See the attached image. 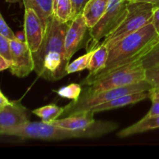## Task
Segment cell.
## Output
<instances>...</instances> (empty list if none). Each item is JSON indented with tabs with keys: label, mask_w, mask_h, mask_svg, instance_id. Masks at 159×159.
Here are the masks:
<instances>
[{
	"label": "cell",
	"mask_w": 159,
	"mask_h": 159,
	"mask_svg": "<svg viewBox=\"0 0 159 159\" xmlns=\"http://www.w3.org/2000/svg\"><path fill=\"white\" fill-rule=\"evenodd\" d=\"M64 111H65V107H59L55 104H51L35 109L33 110L32 113L38 117L41 118L43 122L50 124L52 121L58 119L60 116L63 115Z\"/></svg>",
	"instance_id": "cell-19"
},
{
	"label": "cell",
	"mask_w": 159,
	"mask_h": 159,
	"mask_svg": "<svg viewBox=\"0 0 159 159\" xmlns=\"http://www.w3.org/2000/svg\"><path fill=\"white\" fill-rule=\"evenodd\" d=\"M94 114L95 113L89 110L79 114L65 116L63 119L55 120L50 124L70 130H87L96 121L94 119Z\"/></svg>",
	"instance_id": "cell-12"
},
{
	"label": "cell",
	"mask_w": 159,
	"mask_h": 159,
	"mask_svg": "<svg viewBox=\"0 0 159 159\" xmlns=\"http://www.w3.org/2000/svg\"><path fill=\"white\" fill-rule=\"evenodd\" d=\"M128 2H134V1H136V0H127Z\"/></svg>",
	"instance_id": "cell-34"
},
{
	"label": "cell",
	"mask_w": 159,
	"mask_h": 159,
	"mask_svg": "<svg viewBox=\"0 0 159 159\" xmlns=\"http://www.w3.org/2000/svg\"><path fill=\"white\" fill-rule=\"evenodd\" d=\"M23 28L26 43L33 53L36 52L42 44L45 28L37 12L30 8L25 9Z\"/></svg>",
	"instance_id": "cell-10"
},
{
	"label": "cell",
	"mask_w": 159,
	"mask_h": 159,
	"mask_svg": "<svg viewBox=\"0 0 159 159\" xmlns=\"http://www.w3.org/2000/svg\"><path fill=\"white\" fill-rule=\"evenodd\" d=\"M16 40L22 42H26V36H25L24 31L23 32H19L16 34Z\"/></svg>",
	"instance_id": "cell-33"
},
{
	"label": "cell",
	"mask_w": 159,
	"mask_h": 159,
	"mask_svg": "<svg viewBox=\"0 0 159 159\" xmlns=\"http://www.w3.org/2000/svg\"><path fill=\"white\" fill-rule=\"evenodd\" d=\"M88 30L89 28L82 13L75 16V18L69 22L65 40L66 57L69 61L83 46Z\"/></svg>",
	"instance_id": "cell-9"
},
{
	"label": "cell",
	"mask_w": 159,
	"mask_h": 159,
	"mask_svg": "<svg viewBox=\"0 0 159 159\" xmlns=\"http://www.w3.org/2000/svg\"><path fill=\"white\" fill-rule=\"evenodd\" d=\"M158 44L159 34L152 23H148L109 49L108 60L103 69L93 77H85L81 85L86 86L119 68L140 61Z\"/></svg>",
	"instance_id": "cell-2"
},
{
	"label": "cell",
	"mask_w": 159,
	"mask_h": 159,
	"mask_svg": "<svg viewBox=\"0 0 159 159\" xmlns=\"http://www.w3.org/2000/svg\"><path fill=\"white\" fill-rule=\"evenodd\" d=\"M92 54H93V51H88L86 54L81 56L79 58L75 59L71 63H69L68 68H67L68 75L71 74V73L78 72V71H83V70L86 69V68L88 69L90 60H91Z\"/></svg>",
	"instance_id": "cell-20"
},
{
	"label": "cell",
	"mask_w": 159,
	"mask_h": 159,
	"mask_svg": "<svg viewBox=\"0 0 159 159\" xmlns=\"http://www.w3.org/2000/svg\"><path fill=\"white\" fill-rule=\"evenodd\" d=\"M0 56L12 61L10 40L2 35H0Z\"/></svg>",
	"instance_id": "cell-24"
},
{
	"label": "cell",
	"mask_w": 159,
	"mask_h": 159,
	"mask_svg": "<svg viewBox=\"0 0 159 159\" xmlns=\"http://www.w3.org/2000/svg\"><path fill=\"white\" fill-rule=\"evenodd\" d=\"M69 23H61L54 15L45 27L41 46L33 53L34 71L39 77L55 82L68 75L70 61L65 52V34Z\"/></svg>",
	"instance_id": "cell-1"
},
{
	"label": "cell",
	"mask_w": 159,
	"mask_h": 159,
	"mask_svg": "<svg viewBox=\"0 0 159 159\" xmlns=\"http://www.w3.org/2000/svg\"><path fill=\"white\" fill-rule=\"evenodd\" d=\"M110 0H89L82 11V15L89 30L92 29L107 11Z\"/></svg>",
	"instance_id": "cell-14"
},
{
	"label": "cell",
	"mask_w": 159,
	"mask_h": 159,
	"mask_svg": "<svg viewBox=\"0 0 159 159\" xmlns=\"http://www.w3.org/2000/svg\"><path fill=\"white\" fill-rule=\"evenodd\" d=\"M137 2H144L152 3L155 9L159 7V0H136Z\"/></svg>",
	"instance_id": "cell-32"
},
{
	"label": "cell",
	"mask_w": 159,
	"mask_h": 159,
	"mask_svg": "<svg viewBox=\"0 0 159 159\" xmlns=\"http://www.w3.org/2000/svg\"><path fill=\"white\" fill-rule=\"evenodd\" d=\"M27 122L26 109L20 102H10L0 109V134Z\"/></svg>",
	"instance_id": "cell-11"
},
{
	"label": "cell",
	"mask_w": 159,
	"mask_h": 159,
	"mask_svg": "<svg viewBox=\"0 0 159 159\" xmlns=\"http://www.w3.org/2000/svg\"><path fill=\"white\" fill-rule=\"evenodd\" d=\"M0 35L6 37L9 40H16V36L12 32L11 28L8 26V24L5 21L2 14L0 15Z\"/></svg>",
	"instance_id": "cell-25"
},
{
	"label": "cell",
	"mask_w": 159,
	"mask_h": 159,
	"mask_svg": "<svg viewBox=\"0 0 159 159\" xmlns=\"http://www.w3.org/2000/svg\"><path fill=\"white\" fill-rule=\"evenodd\" d=\"M158 128H159V116H152V117L144 116L138 122L118 132L117 136L119 138H127V137L144 133V132Z\"/></svg>",
	"instance_id": "cell-15"
},
{
	"label": "cell",
	"mask_w": 159,
	"mask_h": 159,
	"mask_svg": "<svg viewBox=\"0 0 159 159\" xmlns=\"http://www.w3.org/2000/svg\"><path fill=\"white\" fill-rule=\"evenodd\" d=\"M152 107L148 113L144 116L147 117H152V116H159V102H152Z\"/></svg>",
	"instance_id": "cell-27"
},
{
	"label": "cell",
	"mask_w": 159,
	"mask_h": 159,
	"mask_svg": "<svg viewBox=\"0 0 159 159\" xmlns=\"http://www.w3.org/2000/svg\"><path fill=\"white\" fill-rule=\"evenodd\" d=\"M148 96L152 102H159V92L153 93H148Z\"/></svg>",
	"instance_id": "cell-31"
},
{
	"label": "cell",
	"mask_w": 159,
	"mask_h": 159,
	"mask_svg": "<svg viewBox=\"0 0 159 159\" xmlns=\"http://www.w3.org/2000/svg\"><path fill=\"white\" fill-rule=\"evenodd\" d=\"M118 128V124L111 121L96 120L87 130H70L54 124L41 122H27L6 130L2 135L43 141H61L71 138H98Z\"/></svg>",
	"instance_id": "cell-3"
},
{
	"label": "cell",
	"mask_w": 159,
	"mask_h": 159,
	"mask_svg": "<svg viewBox=\"0 0 159 159\" xmlns=\"http://www.w3.org/2000/svg\"><path fill=\"white\" fill-rule=\"evenodd\" d=\"M12 51V65L10 72L19 78L26 77L34 71V60L33 52L26 42L18 40H10Z\"/></svg>",
	"instance_id": "cell-8"
},
{
	"label": "cell",
	"mask_w": 159,
	"mask_h": 159,
	"mask_svg": "<svg viewBox=\"0 0 159 159\" xmlns=\"http://www.w3.org/2000/svg\"><path fill=\"white\" fill-rule=\"evenodd\" d=\"M9 103H10V101L5 96L2 92H0V109L3 108Z\"/></svg>",
	"instance_id": "cell-30"
},
{
	"label": "cell",
	"mask_w": 159,
	"mask_h": 159,
	"mask_svg": "<svg viewBox=\"0 0 159 159\" xmlns=\"http://www.w3.org/2000/svg\"><path fill=\"white\" fill-rule=\"evenodd\" d=\"M145 81L152 86L148 93L159 92V65L145 69Z\"/></svg>",
	"instance_id": "cell-22"
},
{
	"label": "cell",
	"mask_w": 159,
	"mask_h": 159,
	"mask_svg": "<svg viewBox=\"0 0 159 159\" xmlns=\"http://www.w3.org/2000/svg\"><path fill=\"white\" fill-rule=\"evenodd\" d=\"M155 7L152 3L144 2H128L127 14L124 22L108 37L103 39L101 44L110 49L127 36L136 32L152 23Z\"/></svg>",
	"instance_id": "cell-5"
},
{
	"label": "cell",
	"mask_w": 159,
	"mask_h": 159,
	"mask_svg": "<svg viewBox=\"0 0 159 159\" xmlns=\"http://www.w3.org/2000/svg\"><path fill=\"white\" fill-rule=\"evenodd\" d=\"M53 15L61 23H69L75 18L71 0H53Z\"/></svg>",
	"instance_id": "cell-18"
},
{
	"label": "cell",
	"mask_w": 159,
	"mask_h": 159,
	"mask_svg": "<svg viewBox=\"0 0 159 159\" xmlns=\"http://www.w3.org/2000/svg\"><path fill=\"white\" fill-rule=\"evenodd\" d=\"M141 62L145 69L159 65V44L157 45L147 55L144 56L141 60Z\"/></svg>",
	"instance_id": "cell-23"
},
{
	"label": "cell",
	"mask_w": 159,
	"mask_h": 159,
	"mask_svg": "<svg viewBox=\"0 0 159 159\" xmlns=\"http://www.w3.org/2000/svg\"><path fill=\"white\" fill-rule=\"evenodd\" d=\"M89 0H71L73 5V10H74L75 16L79 14L82 13L84 7Z\"/></svg>",
	"instance_id": "cell-26"
},
{
	"label": "cell",
	"mask_w": 159,
	"mask_h": 159,
	"mask_svg": "<svg viewBox=\"0 0 159 159\" xmlns=\"http://www.w3.org/2000/svg\"><path fill=\"white\" fill-rule=\"evenodd\" d=\"M145 80V68L141 61L130 64L119 68L113 72L93 81L90 85H86L83 92L93 93L101 90L120 88L133 84L139 83Z\"/></svg>",
	"instance_id": "cell-6"
},
{
	"label": "cell",
	"mask_w": 159,
	"mask_h": 159,
	"mask_svg": "<svg viewBox=\"0 0 159 159\" xmlns=\"http://www.w3.org/2000/svg\"><path fill=\"white\" fill-rule=\"evenodd\" d=\"M127 0H110L107 11L99 21L89 30L90 51L99 44V41L108 37L124 22L127 14Z\"/></svg>",
	"instance_id": "cell-7"
},
{
	"label": "cell",
	"mask_w": 159,
	"mask_h": 159,
	"mask_svg": "<svg viewBox=\"0 0 159 159\" xmlns=\"http://www.w3.org/2000/svg\"><path fill=\"white\" fill-rule=\"evenodd\" d=\"M81 84L72 83L67 86L61 87L57 91V93L61 97L65 99H70L72 100H76L79 98L82 92Z\"/></svg>",
	"instance_id": "cell-21"
},
{
	"label": "cell",
	"mask_w": 159,
	"mask_h": 159,
	"mask_svg": "<svg viewBox=\"0 0 159 159\" xmlns=\"http://www.w3.org/2000/svg\"><path fill=\"white\" fill-rule=\"evenodd\" d=\"M148 96V93L147 92H141V93H132V94L125 95L120 97H117L114 99L105 102V103L100 104L96 107L92 108L91 111L93 113H99V112L106 111V110H113V109L120 108V107H125V106L134 104L138 102L144 100Z\"/></svg>",
	"instance_id": "cell-13"
},
{
	"label": "cell",
	"mask_w": 159,
	"mask_h": 159,
	"mask_svg": "<svg viewBox=\"0 0 159 159\" xmlns=\"http://www.w3.org/2000/svg\"><path fill=\"white\" fill-rule=\"evenodd\" d=\"M25 9L30 8L37 13L44 28L53 16V0H23Z\"/></svg>",
	"instance_id": "cell-17"
},
{
	"label": "cell",
	"mask_w": 159,
	"mask_h": 159,
	"mask_svg": "<svg viewBox=\"0 0 159 159\" xmlns=\"http://www.w3.org/2000/svg\"><path fill=\"white\" fill-rule=\"evenodd\" d=\"M152 24L155 26V30L159 34V7L155 9L153 12V16H152Z\"/></svg>",
	"instance_id": "cell-28"
},
{
	"label": "cell",
	"mask_w": 159,
	"mask_h": 159,
	"mask_svg": "<svg viewBox=\"0 0 159 159\" xmlns=\"http://www.w3.org/2000/svg\"><path fill=\"white\" fill-rule=\"evenodd\" d=\"M11 65H12V61L0 56V70L1 71H4L8 68H10Z\"/></svg>",
	"instance_id": "cell-29"
},
{
	"label": "cell",
	"mask_w": 159,
	"mask_h": 159,
	"mask_svg": "<svg viewBox=\"0 0 159 159\" xmlns=\"http://www.w3.org/2000/svg\"><path fill=\"white\" fill-rule=\"evenodd\" d=\"M152 89V86L145 80L139 83L120 87V88L110 89L101 90L93 93L82 92L80 96L76 100H72L70 103L65 107V111L62 116H69L89 111L93 107L100 104L105 103L109 101L120 97L125 95L132 93L148 92Z\"/></svg>",
	"instance_id": "cell-4"
},
{
	"label": "cell",
	"mask_w": 159,
	"mask_h": 159,
	"mask_svg": "<svg viewBox=\"0 0 159 159\" xmlns=\"http://www.w3.org/2000/svg\"><path fill=\"white\" fill-rule=\"evenodd\" d=\"M109 57V49L107 46L99 43L95 49L93 50L91 60L89 65V75L87 78L94 76L104 68L107 65Z\"/></svg>",
	"instance_id": "cell-16"
}]
</instances>
